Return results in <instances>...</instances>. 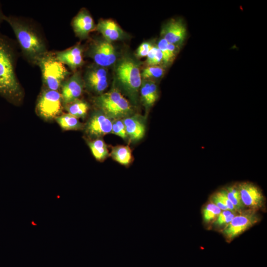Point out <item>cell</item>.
Instances as JSON below:
<instances>
[{"instance_id":"obj_1","label":"cell","mask_w":267,"mask_h":267,"mask_svg":"<svg viewBox=\"0 0 267 267\" xmlns=\"http://www.w3.org/2000/svg\"><path fill=\"white\" fill-rule=\"evenodd\" d=\"M14 49L10 41L0 33V95L15 103L21 99L22 90L15 73Z\"/></svg>"},{"instance_id":"obj_2","label":"cell","mask_w":267,"mask_h":267,"mask_svg":"<svg viewBox=\"0 0 267 267\" xmlns=\"http://www.w3.org/2000/svg\"><path fill=\"white\" fill-rule=\"evenodd\" d=\"M3 20L11 27L24 54L36 64L47 52L44 42L30 26L17 18L4 15Z\"/></svg>"},{"instance_id":"obj_3","label":"cell","mask_w":267,"mask_h":267,"mask_svg":"<svg viewBox=\"0 0 267 267\" xmlns=\"http://www.w3.org/2000/svg\"><path fill=\"white\" fill-rule=\"evenodd\" d=\"M44 84L47 89L57 90L70 74L64 65L56 57L55 53L47 52L37 61Z\"/></svg>"},{"instance_id":"obj_4","label":"cell","mask_w":267,"mask_h":267,"mask_svg":"<svg viewBox=\"0 0 267 267\" xmlns=\"http://www.w3.org/2000/svg\"><path fill=\"white\" fill-rule=\"evenodd\" d=\"M101 112L111 119H123L130 116L132 109L128 100L117 89L102 93L95 99Z\"/></svg>"},{"instance_id":"obj_5","label":"cell","mask_w":267,"mask_h":267,"mask_svg":"<svg viewBox=\"0 0 267 267\" xmlns=\"http://www.w3.org/2000/svg\"><path fill=\"white\" fill-rule=\"evenodd\" d=\"M117 79L125 90L130 95H135L140 89L142 78L137 63L132 58L125 57L116 68Z\"/></svg>"},{"instance_id":"obj_6","label":"cell","mask_w":267,"mask_h":267,"mask_svg":"<svg viewBox=\"0 0 267 267\" xmlns=\"http://www.w3.org/2000/svg\"><path fill=\"white\" fill-rule=\"evenodd\" d=\"M259 221V216L256 210L250 209L243 210L224 227L222 233L228 241H230Z\"/></svg>"},{"instance_id":"obj_7","label":"cell","mask_w":267,"mask_h":267,"mask_svg":"<svg viewBox=\"0 0 267 267\" xmlns=\"http://www.w3.org/2000/svg\"><path fill=\"white\" fill-rule=\"evenodd\" d=\"M62 103L60 92L47 89L43 90L38 99L37 111L38 114L45 120L55 119L62 111Z\"/></svg>"},{"instance_id":"obj_8","label":"cell","mask_w":267,"mask_h":267,"mask_svg":"<svg viewBox=\"0 0 267 267\" xmlns=\"http://www.w3.org/2000/svg\"><path fill=\"white\" fill-rule=\"evenodd\" d=\"M89 54L96 65L104 68L111 65L116 60L114 47L107 41H98L92 44Z\"/></svg>"},{"instance_id":"obj_9","label":"cell","mask_w":267,"mask_h":267,"mask_svg":"<svg viewBox=\"0 0 267 267\" xmlns=\"http://www.w3.org/2000/svg\"><path fill=\"white\" fill-rule=\"evenodd\" d=\"M241 200L244 206L257 211L265 204V198L261 190L248 181L238 183Z\"/></svg>"},{"instance_id":"obj_10","label":"cell","mask_w":267,"mask_h":267,"mask_svg":"<svg viewBox=\"0 0 267 267\" xmlns=\"http://www.w3.org/2000/svg\"><path fill=\"white\" fill-rule=\"evenodd\" d=\"M84 80L79 72L75 73L61 86V96L64 105L68 104L77 99L82 95L84 86Z\"/></svg>"},{"instance_id":"obj_11","label":"cell","mask_w":267,"mask_h":267,"mask_svg":"<svg viewBox=\"0 0 267 267\" xmlns=\"http://www.w3.org/2000/svg\"><path fill=\"white\" fill-rule=\"evenodd\" d=\"M84 82L90 90L101 93L108 87L107 72L104 67L97 65L91 66L87 69Z\"/></svg>"},{"instance_id":"obj_12","label":"cell","mask_w":267,"mask_h":267,"mask_svg":"<svg viewBox=\"0 0 267 267\" xmlns=\"http://www.w3.org/2000/svg\"><path fill=\"white\" fill-rule=\"evenodd\" d=\"M112 121L102 112L92 115L86 126V132L91 137L99 138L111 133Z\"/></svg>"},{"instance_id":"obj_13","label":"cell","mask_w":267,"mask_h":267,"mask_svg":"<svg viewBox=\"0 0 267 267\" xmlns=\"http://www.w3.org/2000/svg\"><path fill=\"white\" fill-rule=\"evenodd\" d=\"M161 35L169 43L178 46L185 39L186 29L181 21L172 19L163 27Z\"/></svg>"},{"instance_id":"obj_14","label":"cell","mask_w":267,"mask_h":267,"mask_svg":"<svg viewBox=\"0 0 267 267\" xmlns=\"http://www.w3.org/2000/svg\"><path fill=\"white\" fill-rule=\"evenodd\" d=\"M83 50L80 45H76L63 51L55 53L56 58L71 70H75L82 65L84 60Z\"/></svg>"},{"instance_id":"obj_15","label":"cell","mask_w":267,"mask_h":267,"mask_svg":"<svg viewBox=\"0 0 267 267\" xmlns=\"http://www.w3.org/2000/svg\"><path fill=\"white\" fill-rule=\"evenodd\" d=\"M74 31L81 39L86 38L94 27V20L86 10H81L72 21Z\"/></svg>"},{"instance_id":"obj_16","label":"cell","mask_w":267,"mask_h":267,"mask_svg":"<svg viewBox=\"0 0 267 267\" xmlns=\"http://www.w3.org/2000/svg\"><path fill=\"white\" fill-rule=\"evenodd\" d=\"M128 136L133 140L143 138L145 132V125L138 116H129L122 119Z\"/></svg>"},{"instance_id":"obj_17","label":"cell","mask_w":267,"mask_h":267,"mask_svg":"<svg viewBox=\"0 0 267 267\" xmlns=\"http://www.w3.org/2000/svg\"><path fill=\"white\" fill-rule=\"evenodd\" d=\"M96 28L106 41L109 42L119 40L124 35V32L119 26L110 19L100 21Z\"/></svg>"},{"instance_id":"obj_18","label":"cell","mask_w":267,"mask_h":267,"mask_svg":"<svg viewBox=\"0 0 267 267\" xmlns=\"http://www.w3.org/2000/svg\"><path fill=\"white\" fill-rule=\"evenodd\" d=\"M139 89L144 105L147 107L153 105L158 97L157 88L155 83L149 80H144Z\"/></svg>"},{"instance_id":"obj_19","label":"cell","mask_w":267,"mask_h":267,"mask_svg":"<svg viewBox=\"0 0 267 267\" xmlns=\"http://www.w3.org/2000/svg\"><path fill=\"white\" fill-rule=\"evenodd\" d=\"M112 159L123 166L129 165L132 160L130 147L126 145H118L113 147L110 153Z\"/></svg>"},{"instance_id":"obj_20","label":"cell","mask_w":267,"mask_h":267,"mask_svg":"<svg viewBox=\"0 0 267 267\" xmlns=\"http://www.w3.org/2000/svg\"><path fill=\"white\" fill-rule=\"evenodd\" d=\"M91 153L96 160L103 161L109 155L106 144L100 138H96L88 143Z\"/></svg>"},{"instance_id":"obj_21","label":"cell","mask_w":267,"mask_h":267,"mask_svg":"<svg viewBox=\"0 0 267 267\" xmlns=\"http://www.w3.org/2000/svg\"><path fill=\"white\" fill-rule=\"evenodd\" d=\"M55 120L64 130H77L82 127V124L78 119L69 113L58 116Z\"/></svg>"},{"instance_id":"obj_22","label":"cell","mask_w":267,"mask_h":267,"mask_svg":"<svg viewBox=\"0 0 267 267\" xmlns=\"http://www.w3.org/2000/svg\"><path fill=\"white\" fill-rule=\"evenodd\" d=\"M69 114L78 118H84L88 111L89 105L85 101L79 99L65 105Z\"/></svg>"},{"instance_id":"obj_23","label":"cell","mask_w":267,"mask_h":267,"mask_svg":"<svg viewBox=\"0 0 267 267\" xmlns=\"http://www.w3.org/2000/svg\"><path fill=\"white\" fill-rule=\"evenodd\" d=\"M223 189L237 212H241L245 206L241 200L238 184L229 185Z\"/></svg>"},{"instance_id":"obj_24","label":"cell","mask_w":267,"mask_h":267,"mask_svg":"<svg viewBox=\"0 0 267 267\" xmlns=\"http://www.w3.org/2000/svg\"><path fill=\"white\" fill-rule=\"evenodd\" d=\"M222 210L211 201L205 205L202 210L203 219L205 223L215 221Z\"/></svg>"},{"instance_id":"obj_25","label":"cell","mask_w":267,"mask_h":267,"mask_svg":"<svg viewBox=\"0 0 267 267\" xmlns=\"http://www.w3.org/2000/svg\"><path fill=\"white\" fill-rule=\"evenodd\" d=\"M164 74V68L160 66H149L145 68L141 72V78L144 80L157 79Z\"/></svg>"},{"instance_id":"obj_26","label":"cell","mask_w":267,"mask_h":267,"mask_svg":"<svg viewBox=\"0 0 267 267\" xmlns=\"http://www.w3.org/2000/svg\"><path fill=\"white\" fill-rule=\"evenodd\" d=\"M236 214L228 210L221 211L214 221V225L217 227H221L222 225L225 226L230 222Z\"/></svg>"},{"instance_id":"obj_27","label":"cell","mask_w":267,"mask_h":267,"mask_svg":"<svg viewBox=\"0 0 267 267\" xmlns=\"http://www.w3.org/2000/svg\"><path fill=\"white\" fill-rule=\"evenodd\" d=\"M112 122L111 133L123 139H126L128 135L122 119L115 120Z\"/></svg>"},{"instance_id":"obj_28","label":"cell","mask_w":267,"mask_h":267,"mask_svg":"<svg viewBox=\"0 0 267 267\" xmlns=\"http://www.w3.org/2000/svg\"><path fill=\"white\" fill-rule=\"evenodd\" d=\"M217 196L227 207V209L233 213H238L234 206L226 196L223 189L215 192Z\"/></svg>"},{"instance_id":"obj_29","label":"cell","mask_w":267,"mask_h":267,"mask_svg":"<svg viewBox=\"0 0 267 267\" xmlns=\"http://www.w3.org/2000/svg\"><path fill=\"white\" fill-rule=\"evenodd\" d=\"M168 43L165 39L162 38L158 42L157 47L160 49L163 55V63L165 64L170 63L168 51Z\"/></svg>"},{"instance_id":"obj_30","label":"cell","mask_w":267,"mask_h":267,"mask_svg":"<svg viewBox=\"0 0 267 267\" xmlns=\"http://www.w3.org/2000/svg\"><path fill=\"white\" fill-rule=\"evenodd\" d=\"M152 46L149 43L144 42L142 43L137 49V56L139 57L146 56Z\"/></svg>"},{"instance_id":"obj_31","label":"cell","mask_w":267,"mask_h":267,"mask_svg":"<svg viewBox=\"0 0 267 267\" xmlns=\"http://www.w3.org/2000/svg\"><path fill=\"white\" fill-rule=\"evenodd\" d=\"M210 201L216 205L222 211L227 210V207L222 202L220 199L217 196L216 193H214L211 198Z\"/></svg>"},{"instance_id":"obj_32","label":"cell","mask_w":267,"mask_h":267,"mask_svg":"<svg viewBox=\"0 0 267 267\" xmlns=\"http://www.w3.org/2000/svg\"><path fill=\"white\" fill-rule=\"evenodd\" d=\"M158 50V48L157 47V46H152V48H151L150 50L146 56V62L147 64L153 59V58L157 53Z\"/></svg>"},{"instance_id":"obj_33","label":"cell","mask_w":267,"mask_h":267,"mask_svg":"<svg viewBox=\"0 0 267 267\" xmlns=\"http://www.w3.org/2000/svg\"><path fill=\"white\" fill-rule=\"evenodd\" d=\"M4 16V15L2 14V13L1 11V10L0 9V23L2 22V21L3 20Z\"/></svg>"}]
</instances>
